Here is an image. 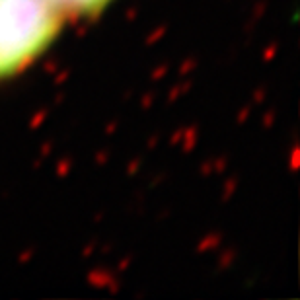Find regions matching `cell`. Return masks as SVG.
Returning a JSON list of instances; mask_svg holds the SVG:
<instances>
[{"label":"cell","mask_w":300,"mask_h":300,"mask_svg":"<svg viewBox=\"0 0 300 300\" xmlns=\"http://www.w3.org/2000/svg\"><path fill=\"white\" fill-rule=\"evenodd\" d=\"M64 20L51 0H0V80L20 74L39 59Z\"/></svg>","instance_id":"1"},{"label":"cell","mask_w":300,"mask_h":300,"mask_svg":"<svg viewBox=\"0 0 300 300\" xmlns=\"http://www.w3.org/2000/svg\"><path fill=\"white\" fill-rule=\"evenodd\" d=\"M64 18H96L113 0H51Z\"/></svg>","instance_id":"2"}]
</instances>
